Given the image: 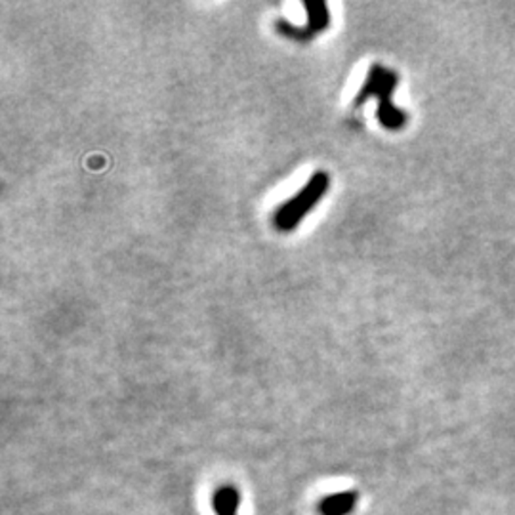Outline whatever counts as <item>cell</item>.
<instances>
[{
	"mask_svg": "<svg viewBox=\"0 0 515 515\" xmlns=\"http://www.w3.org/2000/svg\"><path fill=\"white\" fill-rule=\"evenodd\" d=\"M328 184L330 179L327 172H315L310 178V182L305 184L295 197L277 208V212L273 216V224L277 226V229L281 231L295 229L300 221L308 216L311 208L321 201V197L328 189Z\"/></svg>",
	"mask_w": 515,
	"mask_h": 515,
	"instance_id": "7a4b0ae2",
	"label": "cell"
},
{
	"mask_svg": "<svg viewBox=\"0 0 515 515\" xmlns=\"http://www.w3.org/2000/svg\"><path fill=\"white\" fill-rule=\"evenodd\" d=\"M397 85V75L389 69L374 63L369 69V75L361 87L357 97H355V105H363L369 97L376 96L378 97V119L389 130H397L405 124V113L401 109H397L392 104V94Z\"/></svg>",
	"mask_w": 515,
	"mask_h": 515,
	"instance_id": "6da1fadb",
	"label": "cell"
},
{
	"mask_svg": "<svg viewBox=\"0 0 515 515\" xmlns=\"http://www.w3.org/2000/svg\"><path fill=\"white\" fill-rule=\"evenodd\" d=\"M305 12H308V31H323L328 25V8L321 0H310V3H303Z\"/></svg>",
	"mask_w": 515,
	"mask_h": 515,
	"instance_id": "3957f363",
	"label": "cell"
}]
</instances>
